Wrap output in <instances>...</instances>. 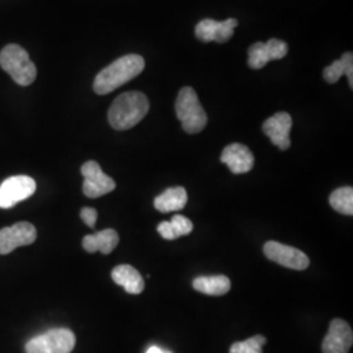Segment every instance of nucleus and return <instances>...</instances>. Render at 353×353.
I'll return each instance as SVG.
<instances>
[{
	"label": "nucleus",
	"instance_id": "1",
	"mask_svg": "<svg viewBox=\"0 0 353 353\" xmlns=\"http://www.w3.org/2000/svg\"><path fill=\"white\" fill-rule=\"evenodd\" d=\"M145 67L144 58L138 54H128L113 63L103 68L99 75L96 76L93 89L97 94H108L112 93L130 80L139 76Z\"/></svg>",
	"mask_w": 353,
	"mask_h": 353
},
{
	"label": "nucleus",
	"instance_id": "2",
	"mask_svg": "<svg viewBox=\"0 0 353 353\" xmlns=\"http://www.w3.org/2000/svg\"><path fill=\"white\" fill-rule=\"evenodd\" d=\"M150 110V101L141 92H126L114 100L109 109V122L115 130L125 131L137 126Z\"/></svg>",
	"mask_w": 353,
	"mask_h": 353
},
{
	"label": "nucleus",
	"instance_id": "3",
	"mask_svg": "<svg viewBox=\"0 0 353 353\" xmlns=\"http://www.w3.org/2000/svg\"><path fill=\"white\" fill-rule=\"evenodd\" d=\"M0 65L21 87L30 85L37 77V68L29 54L14 43L6 46L0 52Z\"/></svg>",
	"mask_w": 353,
	"mask_h": 353
},
{
	"label": "nucleus",
	"instance_id": "4",
	"mask_svg": "<svg viewBox=\"0 0 353 353\" xmlns=\"http://www.w3.org/2000/svg\"><path fill=\"white\" fill-rule=\"evenodd\" d=\"M176 118L188 134H198L207 126V114L198 94L191 87H185L178 93L176 101Z\"/></svg>",
	"mask_w": 353,
	"mask_h": 353
},
{
	"label": "nucleus",
	"instance_id": "5",
	"mask_svg": "<svg viewBox=\"0 0 353 353\" xmlns=\"http://www.w3.org/2000/svg\"><path fill=\"white\" fill-rule=\"evenodd\" d=\"M75 334L68 328H52L26 343V353H71Z\"/></svg>",
	"mask_w": 353,
	"mask_h": 353
},
{
	"label": "nucleus",
	"instance_id": "6",
	"mask_svg": "<svg viewBox=\"0 0 353 353\" xmlns=\"http://www.w3.org/2000/svg\"><path fill=\"white\" fill-rule=\"evenodd\" d=\"M37 189L36 181L32 176H14L7 178L0 185V208L8 210L17 203L32 196Z\"/></svg>",
	"mask_w": 353,
	"mask_h": 353
},
{
	"label": "nucleus",
	"instance_id": "7",
	"mask_svg": "<svg viewBox=\"0 0 353 353\" xmlns=\"http://www.w3.org/2000/svg\"><path fill=\"white\" fill-rule=\"evenodd\" d=\"M263 252L270 261L292 270L301 271L310 265V261L305 252L276 241H268L263 248Z\"/></svg>",
	"mask_w": 353,
	"mask_h": 353
},
{
	"label": "nucleus",
	"instance_id": "8",
	"mask_svg": "<svg viewBox=\"0 0 353 353\" xmlns=\"http://www.w3.org/2000/svg\"><path fill=\"white\" fill-rule=\"evenodd\" d=\"M81 174L84 176L83 192L88 198H100L115 189L113 178L106 176L96 161H88L83 165Z\"/></svg>",
	"mask_w": 353,
	"mask_h": 353
},
{
	"label": "nucleus",
	"instance_id": "9",
	"mask_svg": "<svg viewBox=\"0 0 353 353\" xmlns=\"http://www.w3.org/2000/svg\"><path fill=\"white\" fill-rule=\"evenodd\" d=\"M37 239V230L30 223L21 221L12 227L0 229V254L6 255L20 246L32 245Z\"/></svg>",
	"mask_w": 353,
	"mask_h": 353
},
{
	"label": "nucleus",
	"instance_id": "10",
	"mask_svg": "<svg viewBox=\"0 0 353 353\" xmlns=\"http://www.w3.org/2000/svg\"><path fill=\"white\" fill-rule=\"evenodd\" d=\"M353 343L352 328L343 321L334 319L322 343L323 353H348Z\"/></svg>",
	"mask_w": 353,
	"mask_h": 353
},
{
	"label": "nucleus",
	"instance_id": "11",
	"mask_svg": "<svg viewBox=\"0 0 353 353\" xmlns=\"http://www.w3.org/2000/svg\"><path fill=\"white\" fill-rule=\"evenodd\" d=\"M239 26L236 19H228L224 21H216L212 19H204L195 28V36L202 42H219L225 43L234 34V28Z\"/></svg>",
	"mask_w": 353,
	"mask_h": 353
},
{
	"label": "nucleus",
	"instance_id": "12",
	"mask_svg": "<svg viewBox=\"0 0 353 353\" xmlns=\"http://www.w3.org/2000/svg\"><path fill=\"white\" fill-rule=\"evenodd\" d=\"M263 132L276 145L279 150L287 151L290 147V128L292 117L285 112L274 114L263 123Z\"/></svg>",
	"mask_w": 353,
	"mask_h": 353
},
{
	"label": "nucleus",
	"instance_id": "13",
	"mask_svg": "<svg viewBox=\"0 0 353 353\" xmlns=\"http://www.w3.org/2000/svg\"><path fill=\"white\" fill-rule=\"evenodd\" d=\"M220 160L234 174H243L250 172L255 163L252 151L240 143H233L225 147Z\"/></svg>",
	"mask_w": 353,
	"mask_h": 353
},
{
	"label": "nucleus",
	"instance_id": "14",
	"mask_svg": "<svg viewBox=\"0 0 353 353\" xmlns=\"http://www.w3.org/2000/svg\"><path fill=\"white\" fill-rule=\"evenodd\" d=\"M112 279L130 294H140L144 290V280L132 265H117L112 271Z\"/></svg>",
	"mask_w": 353,
	"mask_h": 353
},
{
	"label": "nucleus",
	"instance_id": "15",
	"mask_svg": "<svg viewBox=\"0 0 353 353\" xmlns=\"http://www.w3.org/2000/svg\"><path fill=\"white\" fill-rule=\"evenodd\" d=\"M119 236L114 229H105L83 239V248L88 252H101L108 255L118 246Z\"/></svg>",
	"mask_w": 353,
	"mask_h": 353
},
{
	"label": "nucleus",
	"instance_id": "16",
	"mask_svg": "<svg viewBox=\"0 0 353 353\" xmlns=\"http://www.w3.org/2000/svg\"><path fill=\"white\" fill-rule=\"evenodd\" d=\"M188 203V192L183 188H170L154 199V208L163 214L181 211Z\"/></svg>",
	"mask_w": 353,
	"mask_h": 353
},
{
	"label": "nucleus",
	"instance_id": "17",
	"mask_svg": "<svg viewBox=\"0 0 353 353\" xmlns=\"http://www.w3.org/2000/svg\"><path fill=\"white\" fill-rule=\"evenodd\" d=\"M341 76H347L350 87L353 88V54L344 52L341 59L335 61L323 70V77L328 84H335L341 80Z\"/></svg>",
	"mask_w": 353,
	"mask_h": 353
},
{
	"label": "nucleus",
	"instance_id": "18",
	"mask_svg": "<svg viewBox=\"0 0 353 353\" xmlns=\"http://www.w3.org/2000/svg\"><path fill=\"white\" fill-rule=\"evenodd\" d=\"M192 287L207 296H223L230 290V280L224 275L199 276L194 279Z\"/></svg>",
	"mask_w": 353,
	"mask_h": 353
},
{
	"label": "nucleus",
	"instance_id": "19",
	"mask_svg": "<svg viewBox=\"0 0 353 353\" xmlns=\"http://www.w3.org/2000/svg\"><path fill=\"white\" fill-rule=\"evenodd\" d=\"M194 229L192 223L182 214H174L170 221H163L157 230L165 240H176L181 236H188Z\"/></svg>",
	"mask_w": 353,
	"mask_h": 353
},
{
	"label": "nucleus",
	"instance_id": "20",
	"mask_svg": "<svg viewBox=\"0 0 353 353\" xmlns=\"http://www.w3.org/2000/svg\"><path fill=\"white\" fill-rule=\"evenodd\" d=\"M330 205L339 214H353V189L352 188H341L335 190L330 195Z\"/></svg>",
	"mask_w": 353,
	"mask_h": 353
},
{
	"label": "nucleus",
	"instance_id": "21",
	"mask_svg": "<svg viewBox=\"0 0 353 353\" xmlns=\"http://www.w3.org/2000/svg\"><path fill=\"white\" fill-rule=\"evenodd\" d=\"M265 338L262 335H255L249 338L248 341H237L232 344L229 353H263V345L265 344Z\"/></svg>",
	"mask_w": 353,
	"mask_h": 353
},
{
	"label": "nucleus",
	"instance_id": "22",
	"mask_svg": "<svg viewBox=\"0 0 353 353\" xmlns=\"http://www.w3.org/2000/svg\"><path fill=\"white\" fill-rule=\"evenodd\" d=\"M249 65L252 70H261L270 62L265 42H256L249 48Z\"/></svg>",
	"mask_w": 353,
	"mask_h": 353
},
{
	"label": "nucleus",
	"instance_id": "23",
	"mask_svg": "<svg viewBox=\"0 0 353 353\" xmlns=\"http://www.w3.org/2000/svg\"><path fill=\"white\" fill-rule=\"evenodd\" d=\"M265 49L270 61L283 59L288 54V45L278 38H271L268 42H265Z\"/></svg>",
	"mask_w": 353,
	"mask_h": 353
},
{
	"label": "nucleus",
	"instance_id": "24",
	"mask_svg": "<svg viewBox=\"0 0 353 353\" xmlns=\"http://www.w3.org/2000/svg\"><path fill=\"white\" fill-rule=\"evenodd\" d=\"M80 217H81V220H83L89 228L96 227L97 211H96L94 208L84 207V208L80 211Z\"/></svg>",
	"mask_w": 353,
	"mask_h": 353
},
{
	"label": "nucleus",
	"instance_id": "25",
	"mask_svg": "<svg viewBox=\"0 0 353 353\" xmlns=\"http://www.w3.org/2000/svg\"><path fill=\"white\" fill-rule=\"evenodd\" d=\"M145 353H173L169 352V351H165L163 348H160V347H156V345H153V347H150L148 348V351Z\"/></svg>",
	"mask_w": 353,
	"mask_h": 353
}]
</instances>
